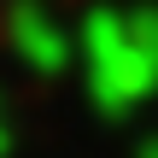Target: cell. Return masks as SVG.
<instances>
[{
  "instance_id": "4",
  "label": "cell",
  "mask_w": 158,
  "mask_h": 158,
  "mask_svg": "<svg viewBox=\"0 0 158 158\" xmlns=\"http://www.w3.org/2000/svg\"><path fill=\"white\" fill-rule=\"evenodd\" d=\"M123 29H129V41L158 64V6H135V12H123Z\"/></svg>"
},
{
  "instance_id": "1",
  "label": "cell",
  "mask_w": 158,
  "mask_h": 158,
  "mask_svg": "<svg viewBox=\"0 0 158 158\" xmlns=\"http://www.w3.org/2000/svg\"><path fill=\"white\" fill-rule=\"evenodd\" d=\"M152 88H158V64L129 41V29H123V41H117L111 53L88 59V94H94L100 111H111V117H123L129 106H141Z\"/></svg>"
},
{
  "instance_id": "3",
  "label": "cell",
  "mask_w": 158,
  "mask_h": 158,
  "mask_svg": "<svg viewBox=\"0 0 158 158\" xmlns=\"http://www.w3.org/2000/svg\"><path fill=\"white\" fill-rule=\"evenodd\" d=\"M123 41V12L117 6H94L82 23H76V47H82V59H100V53H111Z\"/></svg>"
},
{
  "instance_id": "2",
  "label": "cell",
  "mask_w": 158,
  "mask_h": 158,
  "mask_svg": "<svg viewBox=\"0 0 158 158\" xmlns=\"http://www.w3.org/2000/svg\"><path fill=\"white\" fill-rule=\"evenodd\" d=\"M6 41H12V53H18L29 70H41V76H59V70L70 64V35H64L59 18H47L35 0H18V6H12Z\"/></svg>"
},
{
  "instance_id": "6",
  "label": "cell",
  "mask_w": 158,
  "mask_h": 158,
  "mask_svg": "<svg viewBox=\"0 0 158 158\" xmlns=\"http://www.w3.org/2000/svg\"><path fill=\"white\" fill-rule=\"evenodd\" d=\"M141 158H158V141H147V147H141Z\"/></svg>"
},
{
  "instance_id": "5",
  "label": "cell",
  "mask_w": 158,
  "mask_h": 158,
  "mask_svg": "<svg viewBox=\"0 0 158 158\" xmlns=\"http://www.w3.org/2000/svg\"><path fill=\"white\" fill-rule=\"evenodd\" d=\"M12 152V117H6V94H0V158Z\"/></svg>"
}]
</instances>
